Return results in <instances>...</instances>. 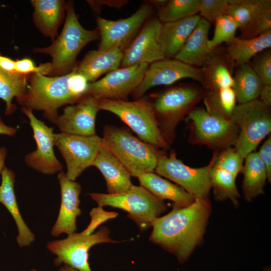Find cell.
<instances>
[{
  "label": "cell",
  "mask_w": 271,
  "mask_h": 271,
  "mask_svg": "<svg viewBox=\"0 0 271 271\" xmlns=\"http://www.w3.org/2000/svg\"><path fill=\"white\" fill-rule=\"evenodd\" d=\"M8 151L5 147H0V175L5 168V161L7 156Z\"/></svg>",
  "instance_id": "obj_47"
},
{
  "label": "cell",
  "mask_w": 271,
  "mask_h": 271,
  "mask_svg": "<svg viewBox=\"0 0 271 271\" xmlns=\"http://www.w3.org/2000/svg\"><path fill=\"white\" fill-rule=\"evenodd\" d=\"M264 271H271L270 267L268 266L264 268Z\"/></svg>",
  "instance_id": "obj_49"
},
{
  "label": "cell",
  "mask_w": 271,
  "mask_h": 271,
  "mask_svg": "<svg viewBox=\"0 0 271 271\" xmlns=\"http://www.w3.org/2000/svg\"><path fill=\"white\" fill-rule=\"evenodd\" d=\"M57 178L61 190V204L57 218L51 231V235L55 237L75 232L76 218L81 214L79 207L82 189L80 184L68 179L63 171L58 174Z\"/></svg>",
  "instance_id": "obj_19"
},
{
  "label": "cell",
  "mask_w": 271,
  "mask_h": 271,
  "mask_svg": "<svg viewBox=\"0 0 271 271\" xmlns=\"http://www.w3.org/2000/svg\"><path fill=\"white\" fill-rule=\"evenodd\" d=\"M228 0H201L199 14L209 23L219 17L227 15Z\"/></svg>",
  "instance_id": "obj_40"
},
{
  "label": "cell",
  "mask_w": 271,
  "mask_h": 271,
  "mask_svg": "<svg viewBox=\"0 0 271 271\" xmlns=\"http://www.w3.org/2000/svg\"><path fill=\"white\" fill-rule=\"evenodd\" d=\"M215 28L213 36L209 39L208 46L214 50L223 43L227 44L235 37L238 26L234 20L229 16L226 15L219 17L214 22Z\"/></svg>",
  "instance_id": "obj_36"
},
{
  "label": "cell",
  "mask_w": 271,
  "mask_h": 271,
  "mask_svg": "<svg viewBox=\"0 0 271 271\" xmlns=\"http://www.w3.org/2000/svg\"><path fill=\"white\" fill-rule=\"evenodd\" d=\"M87 2L93 10H94L95 12H99L101 7L103 6L119 9L127 3L128 1L103 0L87 1Z\"/></svg>",
  "instance_id": "obj_43"
},
{
  "label": "cell",
  "mask_w": 271,
  "mask_h": 271,
  "mask_svg": "<svg viewBox=\"0 0 271 271\" xmlns=\"http://www.w3.org/2000/svg\"><path fill=\"white\" fill-rule=\"evenodd\" d=\"M236 66L232 87L236 101L242 104L258 99L263 84L249 63Z\"/></svg>",
  "instance_id": "obj_31"
},
{
  "label": "cell",
  "mask_w": 271,
  "mask_h": 271,
  "mask_svg": "<svg viewBox=\"0 0 271 271\" xmlns=\"http://www.w3.org/2000/svg\"><path fill=\"white\" fill-rule=\"evenodd\" d=\"M185 119L190 130L191 144L205 146L217 152L234 147L238 131L231 119L200 107H195Z\"/></svg>",
  "instance_id": "obj_10"
},
{
  "label": "cell",
  "mask_w": 271,
  "mask_h": 271,
  "mask_svg": "<svg viewBox=\"0 0 271 271\" xmlns=\"http://www.w3.org/2000/svg\"><path fill=\"white\" fill-rule=\"evenodd\" d=\"M249 64L263 84L271 85L270 49L257 54Z\"/></svg>",
  "instance_id": "obj_39"
},
{
  "label": "cell",
  "mask_w": 271,
  "mask_h": 271,
  "mask_svg": "<svg viewBox=\"0 0 271 271\" xmlns=\"http://www.w3.org/2000/svg\"><path fill=\"white\" fill-rule=\"evenodd\" d=\"M262 163L264 165L268 182H271V136L264 142L261 147L257 152Z\"/></svg>",
  "instance_id": "obj_42"
},
{
  "label": "cell",
  "mask_w": 271,
  "mask_h": 271,
  "mask_svg": "<svg viewBox=\"0 0 271 271\" xmlns=\"http://www.w3.org/2000/svg\"><path fill=\"white\" fill-rule=\"evenodd\" d=\"M138 179L141 186L158 198L173 201L174 206L185 207L192 204L195 199L182 187L154 172L143 174Z\"/></svg>",
  "instance_id": "obj_27"
},
{
  "label": "cell",
  "mask_w": 271,
  "mask_h": 271,
  "mask_svg": "<svg viewBox=\"0 0 271 271\" xmlns=\"http://www.w3.org/2000/svg\"><path fill=\"white\" fill-rule=\"evenodd\" d=\"M1 175L0 203L8 210L16 222L19 246L21 247L29 246L35 240V236L24 221L19 210L14 190L15 174L12 170L5 167Z\"/></svg>",
  "instance_id": "obj_23"
},
{
  "label": "cell",
  "mask_w": 271,
  "mask_h": 271,
  "mask_svg": "<svg viewBox=\"0 0 271 271\" xmlns=\"http://www.w3.org/2000/svg\"><path fill=\"white\" fill-rule=\"evenodd\" d=\"M210 23L201 18L186 43L174 58L188 65L203 66L211 58L214 50L208 46Z\"/></svg>",
  "instance_id": "obj_21"
},
{
  "label": "cell",
  "mask_w": 271,
  "mask_h": 271,
  "mask_svg": "<svg viewBox=\"0 0 271 271\" xmlns=\"http://www.w3.org/2000/svg\"><path fill=\"white\" fill-rule=\"evenodd\" d=\"M148 66L143 63L119 67L89 83L86 94L97 99L127 100L128 95L141 83Z\"/></svg>",
  "instance_id": "obj_15"
},
{
  "label": "cell",
  "mask_w": 271,
  "mask_h": 271,
  "mask_svg": "<svg viewBox=\"0 0 271 271\" xmlns=\"http://www.w3.org/2000/svg\"><path fill=\"white\" fill-rule=\"evenodd\" d=\"M150 3L143 4L130 16L117 20L98 17L96 19L100 42L98 50L118 48L123 52L139 34L154 12Z\"/></svg>",
  "instance_id": "obj_13"
},
{
  "label": "cell",
  "mask_w": 271,
  "mask_h": 271,
  "mask_svg": "<svg viewBox=\"0 0 271 271\" xmlns=\"http://www.w3.org/2000/svg\"><path fill=\"white\" fill-rule=\"evenodd\" d=\"M236 178L214 164L210 172V181L216 201L229 200L235 207L238 206L240 195L235 183Z\"/></svg>",
  "instance_id": "obj_33"
},
{
  "label": "cell",
  "mask_w": 271,
  "mask_h": 271,
  "mask_svg": "<svg viewBox=\"0 0 271 271\" xmlns=\"http://www.w3.org/2000/svg\"><path fill=\"white\" fill-rule=\"evenodd\" d=\"M103 145L126 168L131 176L154 172L160 151L134 136L127 129L107 125L103 128Z\"/></svg>",
  "instance_id": "obj_4"
},
{
  "label": "cell",
  "mask_w": 271,
  "mask_h": 271,
  "mask_svg": "<svg viewBox=\"0 0 271 271\" xmlns=\"http://www.w3.org/2000/svg\"><path fill=\"white\" fill-rule=\"evenodd\" d=\"M22 112L28 118L37 149L27 154L24 158L30 168L45 175H53L63 171V166L56 158L54 151V128L38 119L33 110L22 106Z\"/></svg>",
  "instance_id": "obj_14"
},
{
  "label": "cell",
  "mask_w": 271,
  "mask_h": 271,
  "mask_svg": "<svg viewBox=\"0 0 271 271\" xmlns=\"http://www.w3.org/2000/svg\"><path fill=\"white\" fill-rule=\"evenodd\" d=\"M269 30H271V1L257 0L250 21L243 29L240 30L239 38H255Z\"/></svg>",
  "instance_id": "obj_35"
},
{
  "label": "cell",
  "mask_w": 271,
  "mask_h": 271,
  "mask_svg": "<svg viewBox=\"0 0 271 271\" xmlns=\"http://www.w3.org/2000/svg\"><path fill=\"white\" fill-rule=\"evenodd\" d=\"M201 0L151 1L158 9L157 18L162 23L175 22L198 15Z\"/></svg>",
  "instance_id": "obj_32"
},
{
  "label": "cell",
  "mask_w": 271,
  "mask_h": 271,
  "mask_svg": "<svg viewBox=\"0 0 271 271\" xmlns=\"http://www.w3.org/2000/svg\"><path fill=\"white\" fill-rule=\"evenodd\" d=\"M49 68V62L41 64L37 66L29 58L17 59L15 61V71L21 74H30L36 73L47 76Z\"/></svg>",
  "instance_id": "obj_41"
},
{
  "label": "cell",
  "mask_w": 271,
  "mask_h": 271,
  "mask_svg": "<svg viewBox=\"0 0 271 271\" xmlns=\"http://www.w3.org/2000/svg\"><path fill=\"white\" fill-rule=\"evenodd\" d=\"M160 151L156 174L174 182L195 198H209L211 185L210 172L214 164L217 152L214 153L207 165L193 168L184 164L172 151L169 155Z\"/></svg>",
  "instance_id": "obj_11"
},
{
  "label": "cell",
  "mask_w": 271,
  "mask_h": 271,
  "mask_svg": "<svg viewBox=\"0 0 271 271\" xmlns=\"http://www.w3.org/2000/svg\"><path fill=\"white\" fill-rule=\"evenodd\" d=\"M184 78H191L201 84V68L188 65L175 58H165L149 65L141 83L130 95L138 99L152 88L171 85Z\"/></svg>",
  "instance_id": "obj_16"
},
{
  "label": "cell",
  "mask_w": 271,
  "mask_h": 271,
  "mask_svg": "<svg viewBox=\"0 0 271 271\" xmlns=\"http://www.w3.org/2000/svg\"><path fill=\"white\" fill-rule=\"evenodd\" d=\"M100 110L109 111L126 123L141 140L158 149L167 150L151 102L142 98L133 101L98 99Z\"/></svg>",
  "instance_id": "obj_7"
},
{
  "label": "cell",
  "mask_w": 271,
  "mask_h": 271,
  "mask_svg": "<svg viewBox=\"0 0 271 271\" xmlns=\"http://www.w3.org/2000/svg\"><path fill=\"white\" fill-rule=\"evenodd\" d=\"M244 160L234 148L229 147L217 152L214 165L236 177L238 174L242 173Z\"/></svg>",
  "instance_id": "obj_38"
},
{
  "label": "cell",
  "mask_w": 271,
  "mask_h": 271,
  "mask_svg": "<svg viewBox=\"0 0 271 271\" xmlns=\"http://www.w3.org/2000/svg\"><path fill=\"white\" fill-rule=\"evenodd\" d=\"M30 75L9 72L0 68V99L5 103L6 115H11L16 110L13 99L16 98L19 103L23 99Z\"/></svg>",
  "instance_id": "obj_30"
},
{
  "label": "cell",
  "mask_w": 271,
  "mask_h": 271,
  "mask_svg": "<svg viewBox=\"0 0 271 271\" xmlns=\"http://www.w3.org/2000/svg\"><path fill=\"white\" fill-rule=\"evenodd\" d=\"M99 110L98 99L86 94L76 103L67 105L54 124L61 132L93 135L96 134L95 119Z\"/></svg>",
  "instance_id": "obj_18"
},
{
  "label": "cell",
  "mask_w": 271,
  "mask_h": 271,
  "mask_svg": "<svg viewBox=\"0 0 271 271\" xmlns=\"http://www.w3.org/2000/svg\"><path fill=\"white\" fill-rule=\"evenodd\" d=\"M203 100L207 111L231 119L237 102L232 88L205 91Z\"/></svg>",
  "instance_id": "obj_34"
},
{
  "label": "cell",
  "mask_w": 271,
  "mask_h": 271,
  "mask_svg": "<svg viewBox=\"0 0 271 271\" xmlns=\"http://www.w3.org/2000/svg\"><path fill=\"white\" fill-rule=\"evenodd\" d=\"M234 63L225 51L216 49L209 61L201 68L202 73L201 85L205 91H212L222 88H232L234 83Z\"/></svg>",
  "instance_id": "obj_25"
},
{
  "label": "cell",
  "mask_w": 271,
  "mask_h": 271,
  "mask_svg": "<svg viewBox=\"0 0 271 271\" xmlns=\"http://www.w3.org/2000/svg\"><path fill=\"white\" fill-rule=\"evenodd\" d=\"M123 52L118 48L105 50H91L75 66L77 73L84 76L89 83L97 80L104 74L120 67Z\"/></svg>",
  "instance_id": "obj_20"
},
{
  "label": "cell",
  "mask_w": 271,
  "mask_h": 271,
  "mask_svg": "<svg viewBox=\"0 0 271 271\" xmlns=\"http://www.w3.org/2000/svg\"><path fill=\"white\" fill-rule=\"evenodd\" d=\"M98 38L97 28L89 30L82 26L73 3L69 1L66 2L64 24L60 34L50 46L35 48L33 52L45 54L52 58L48 76H63L74 69L76 58L82 49Z\"/></svg>",
  "instance_id": "obj_3"
},
{
  "label": "cell",
  "mask_w": 271,
  "mask_h": 271,
  "mask_svg": "<svg viewBox=\"0 0 271 271\" xmlns=\"http://www.w3.org/2000/svg\"><path fill=\"white\" fill-rule=\"evenodd\" d=\"M92 166L96 167L102 173L108 194L125 192L133 185L128 170L103 144Z\"/></svg>",
  "instance_id": "obj_22"
},
{
  "label": "cell",
  "mask_w": 271,
  "mask_h": 271,
  "mask_svg": "<svg viewBox=\"0 0 271 271\" xmlns=\"http://www.w3.org/2000/svg\"><path fill=\"white\" fill-rule=\"evenodd\" d=\"M54 144L65 162L67 177L75 181L86 169L92 166L102 141L96 134L82 136L60 132L54 133Z\"/></svg>",
  "instance_id": "obj_12"
},
{
  "label": "cell",
  "mask_w": 271,
  "mask_h": 271,
  "mask_svg": "<svg viewBox=\"0 0 271 271\" xmlns=\"http://www.w3.org/2000/svg\"><path fill=\"white\" fill-rule=\"evenodd\" d=\"M162 23L150 18L130 45L123 51L120 67L146 63L150 65L166 58L161 41Z\"/></svg>",
  "instance_id": "obj_17"
},
{
  "label": "cell",
  "mask_w": 271,
  "mask_h": 271,
  "mask_svg": "<svg viewBox=\"0 0 271 271\" xmlns=\"http://www.w3.org/2000/svg\"><path fill=\"white\" fill-rule=\"evenodd\" d=\"M201 19L199 15L162 23L161 41L166 58H174L182 49Z\"/></svg>",
  "instance_id": "obj_26"
},
{
  "label": "cell",
  "mask_w": 271,
  "mask_h": 271,
  "mask_svg": "<svg viewBox=\"0 0 271 271\" xmlns=\"http://www.w3.org/2000/svg\"><path fill=\"white\" fill-rule=\"evenodd\" d=\"M211 211L209 198H195L185 207L173 206L169 213L153 222L150 240L184 263L203 241Z\"/></svg>",
  "instance_id": "obj_1"
},
{
  "label": "cell",
  "mask_w": 271,
  "mask_h": 271,
  "mask_svg": "<svg viewBox=\"0 0 271 271\" xmlns=\"http://www.w3.org/2000/svg\"><path fill=\"white\" fill-rule=\"evenodd\" d=\"M271 48V30L251 39L235 37L227 44L225 52L235 66L249 63L258 53Z\"/></svg>",
  "instance_id": "obj_29"
},
{
  "label": "cell",
  "mask_w": 271,
  "mask_h": 271,
  "mask_svg": "<svg viewBox=\"0 0 271 271\" xmlns=\"http://www.w3.org/2000/svg\"><path fill=\"white\" fill-rule=\"evenodd\" d=\"M97 227L90 222L81 232L73 233L63 239L49 241L48 249L57 256L54 260V264L58 266L63 263L78 271H92L88 262L89 249L99 243L120 242L110 238V231L106 226L94 233Z\"/></svg>",
  "instance_id": "obj_8"
},
{
  "label": "cell",
  "mask_w": 271,
  "mask_h": 271,
  "mask_svg": "<svg viewBox=\"0 0 271 271\" xmlns=\"http://www.w3.org/2000/svg\"><path fill=\"white\" fill-rule=\"evenodd\" d=\"M59 271H78V270L71 267V266L64 264V266L60 267Z\"/></svg>",
  "instance_id": "obj_48"
},
{
  "label": "cell",
  "mask_w": 271,
  "mask_h": 271,
  "mask_svg": "<svg viewBox=\"0 0 271 271\" xmlns=\"http://www.w3.org/2000/svg\"><path fill=\"white\" fill-rule=\"evenodd\" d=\"M268 107L271 106V85L263 84L258 98Z\"/></svg>",
  "instance_id": "obj_44"
},
{
  "label": "cell",
  "mask_w": 271,
  "mask_h": 271,
  "mask_svg": "<svg viewBox=\"0 0 271 271\" xmlns=\"http://www.w3.org/2000/svg\"><path fill=\"white\" fill-rule=\"evenodd\" d=\"M17 131L16 127L6 124L0 115V134L13 137Z\"/></svg>",
  "instance_id": "obj_46"
},
{
  "label": "cell",
  "mask_w": 271,
  "mask_h": 271,
  "mask_svg": "<svg viewBox=\"0 0 271 271\" xmlns=\"http://www.w3.org/2000/svg\"><path fill=\"white\" fill-rule=\"evenodd\" d=\"M231 120L238 131L233 148L244 159L270 133V107L258 99L236 105Z\"/></svg>",
  "instance_id": "obj_9"
},
{
  "label": "cell",
  "mask_w": 271,
  "mask_h": 271,
  "mask_svg": "<svg viewBox=\"0 0 271 271\" xmlns=\"http://www.w3.org/2000/svg\"><path fill=\"white\" fill-rule=\"evenodd\" d=\"M28 271H37V270L36 269H34V268H33L30 270H28Z\"/></svg>",
  "instance_id": "obj_50"
},
{
  "label": "cell",
  "mask_w": 271,
  "mask_h": 271,
  "mask_svg": "<svg viewBox=\"0 0 271 271\" xmlns=\"http://www.w3.org/2000/svg\"><path fill=\"white\" fill-rule=\"evenodd\" d=\"M33 20L45 36L54 41L66 16V2L63 0H32Z\"/></svg>",
  "instance_id": "obj_24"
},
{
  "label": "cell",
  "mask_w": 271,
  "mask_h": 271,
  "mask_svg": "<svg viewBox=\"0 0 271 271\" xmlns=\"http://www.w3.org/2000/svg\"><path fill=\"white\" fill-rule=\"evenodd\" d=\"M0 68L9 72H15V61L0 54Z\"/></svg>",
  "instance_id": "obj_45"
},
{
  "label": "cell",
  "mask_w": 271,
  "mask_h": 271,
  "mask_svg": "<svg viewBox=\"0 0 271 271\" xmlns=\"http://www.w3.org/2000/svg\"><path fill=\"white\" fill-rule=\"evenodd\" d=\"M89 83L84 76L76 72L75 67L69 73L60 76L32 73L19 104L33 111H43L44 116L54 123L59 115L58 109L76 103L86 94Z\"/></svg>",
  "instance_id": "obj_2"
},
{
  "label": "cell",
  "mask_w": 271,
  "mask_h": 271,
  "mask_svg": "<svg viewBox=\"0 0 271 271\" xmlns=\"http://www.w3.org/2000/svg\"><path fill=\"white\" fill-rule=\"evenodd\" d=\"M257 2V0H228L227 15L234 20L240 30L243 29L250 21Z\"/></svg>",
  "instance_id": "obj_37"
},
{
  "label": "cell",
  "mask_w": 271,
  "mask_h": 271,
  "mask_svg": "<svg viewBox=\"0 0 271 271\" xmlns=\"http://www.w3.org/2000/svg\"><path fill=\"white\" fill-rule=\"evenodd\" d=\"M244 161L242 188L244 200L249 202L264 194V187L267 180V173L257 152L249 153Z\"/></svg>",
  "instance_id": "obj_28"
},
{
  "label": "cell",
  "mask_w": 271,
  "mask_h": 271,
  "mask_svg": "<svg viewBox=\"0 0 271 271\" xmlns=\"http://www.w3.org/2000/svg\"><path fill=\"white\" fill-rule=\"evenodd\" d=\"M99 207L109 206L122 209L138 225L140 231L152 227L153 222L167 210L163 200L142 186L132 185L125 192L119 194L90 193L88 194Z\"/></svg>",
  "instance_id": "obj_6"
},
{
  "label": "cell",
  "mask_w": 271,
  "mask_h": 271,
  "mask_svg": "<svg viewBox=\"0 0 271 271\" xmlns=\"http://www.w3.org/2000/svg\"><path fill=\"white\" fill-rule=\"evenodd\" d=\"M204 93L203 87L181 84L162 92L151 102L161 133L169 145L174 140L178 124L203 99Z\"/></svg>",
  "instance_id": "obj_5"
}]
</instances>
